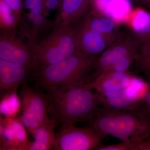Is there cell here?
<instances>
[{
	"mask_svg": "<svg viewBox=\"0 0 150 150\" xmlns=\"http://www.w3.org/2000/svg\"><path fill=\"white\" fill-rule=\"evenodd\" d=\"M13 11L18 25L20 24L23 10L22 0H3Z\"/></svg>",
	"mask_w": 150,
	"mask_h": 150,
	"instance_id": "cell-22",
	"label": "cell"
},
{
	"mask_svg": "<svg viewBox=\"0 0 150 150\" xmlns=\"http://www.w3.org/2000/svg\"><path fill=\"white\" fill-rule=\"evenodd\" d=\"M142 105L150 115V79L148 80L147 87Z\"/></svg>",
	"mask_w": 150,
	"mask_h": 150,
	"instance_id": "cell-24",
	"label": "cell"
},
{
	"mask_svg": "<svg viewBox=\"0 0 150 150\" xmlns=\"http://www.w3.org/2000/svg\"><path fill=\"white\" fill-rule=\"evenodd\" d=\"M1 114L5 117H16L20 110V99L17 93H8L1 101Z\"/></svg>",
	"mask_w": 150,
	"mask_h": 150,
	"instance_id": "cell-18",
	"label": "cell"
},
{
	"mask_svg": "<svg viewBox=\"0 0 150 150\" xmlns=\"http://www.w3.org/2000/svg\"><path fill=\"white\" fill-rule=\"evenodd\" d=\"M0 59L17 63L27 68L33 74L32 56L27 44L17 37L14 31H1Z\"/></svg>",
	"mask_w": 150,
	"mask_h": 150,
	"instance_id": "cell-9",
	"label": "cell"
},
{
	"mask_svg": "<svg viewBox=\"0 0 150 150\" xmlns=\"http://www.w3.org/2000/svg\"><path fill=\"white\" fill-rule=\"evenodd\" d=\"M32 73L23 65L0 59V90L1 95L17 93L18 88L26 82Z\"/></svg>",
	"mask_w": 150,
	"mask_h": 150,
	"instance_id": "cell-11",
	"label": "cell"
},
{
	"mask_svg": "<svg viewBox=\"0 0 150 150\" xmlns=\"http://www.w3.org/2000/svg\"><path fill=\"white\" fill-rule=\"evenodd\" d=\"M137 2L147 7L150 10V0H136Z\"/></svg>",
	"mask_w": 150,
	"mask_h": 150,
	"instance_id": "cell-27",
	"label": "cell"
},
{
	"mask_svg": "<svg viewBox=\"0 0 150 150\" xmlns=\"http://www.w3.org/2000/svg\"><path fill=\"white\" fill-rule=\"evenodd\" d=\"M147 83L135 76L131 83L117 91L98 93L104 107L119 110H127L142 104Z\"/></svg>",
	"mask_w": 150,
	"mask_h": 150,
	"instance_id": "cell-7",
	"label": "cell"
},
{
	"mask_svg": "<svg viewBox=\"0 0 150 150\" xmlns=\"http://www.w3.org/2000/svg\"><path fill=\"white\" fill-rule=\"evenodd\" d=\"M120 110L102 106L90 121L91 127L98 133L106 137L110 135L116 115Z\"/></svg>",
	"mask_w": 150,
	"mask_h": 150,
	"instance_id": "cell-17",
	"label": "cell"
},
{
	"mask_svg": "<svg viewBox=\"0 0 150 150\" xmlns=\"http://www.w3.org/2000/svg\"><path fill=\"white\" fill-rule=\"evenodd\" d=\"M110 136L128 142L132 150L150 137V115L142 105L120 110L115 117Z\"/></svg>",
	"mask_w": 150,
	"mask_h": 150,
	"instance_id": "cell-4",
	"label": "cell"
},
{
	"mask_svg": "<svg viewBox=\"0 0 150 150\" xmlns=\"http://www.w3.org/2000/svg\"><path fill=\"white\" fill-rule=\"evenodd\" d=\"M84 25L96 32L105 35L110 33L115 28V23L107 17L87 18Z\"/></svg>",
	"mask_w": 150,
	"mask_h": 150,
	"instance_id": "cell-21",
	"label": "cell"
},
{
	"mask_svg": "<svg viewBox=\"0 0 150 150\" xmlns=\"http://www.w3.org/2000/svg\"><path fill=\"white\" fill-rule=\"evenodd\" d=\"M13 11L3 0H0V26L1 31H14L18 26Z\"/></svg>",
	"mask_w": 150,
	"mask_h": 150,
	"instance_id": "cell-19",
	"label": "cell"
},
{
	"mask_svg": "<svg viewBox=\"0 0 150 150\" xmlns=\"http://www.w3.org/2000/svg\"><path fill=\"white\" fill-rule=\"evenodd\" d=\"M135 150H150V137L139 143Z\"/></svg>",
	"mask_w": 150,
	"mask_h": 150,
	"instance_id": "cell-26",
	"label": "cell"
},
{
	"mask_svg": "<svg viewBox=\"0 0 150 150\" xmlns=\"http://www.w3.org/2000/svg\"><path fill=\"white\" fill-rule=\"evenodd\" d=\"M77 48L84 53L92 56H98L106 49L107 43L104 35L100 34L84 25L76 29Z\"/></svg>",
	"mask_w": 150,
	"mask_h": 150,
	"instance_id": "cell-14",
	"label": "cell"
},
{
	"mask_svg": "<svg viewBox=\"0 0 150 150\" xmlns=\"http://www.w3.org/2000/svg\"><path fill=\"white\" fill-rule=\"evenodd\" d=\"M45 9H53L60 5V0H43Z\"/></svg>",
	"mask_w": 150,
	"mask_h": 150,
	"instance_id": "cell-25",
	"label": "cell"
},
{
	"mask_svg": "<svg viewBox=\"0 0 150 150\" xmlns=\"http://www.w3.org/2000/svg\"><path fill=\"white\" fill-rule=\"evenodd\" d=\"M40 88L25 82L21 85L20 91L21 106L18 117L28 133L32 136L49 117L48 98L46 93Z\"/></svg>",
	"mask_w": 150,
	"mask_h": 150,
	"instance_id": "cell-5",
	"label": "cell"
},
{
	"mask_svg": "<svg viewBox=\"0 0 150 150\" xmlns=\"http://www.w3.org/2000/svg\"><path fill=\"white\" fill-rule=\"evenodd\" d=\"M135 76L127 71H111L105 73L95 80L87 83L96 92L103 93L117 91L127 87Z\"/></svg>",
	"mask_w": 150,
	"mask_h": 150,
	"instance_id": "cell-13",
	"label": "cell"
},
{
	"mask_svg": "<svg viewBox=\"0 0 150 150\" xmlns=\"http://www.w3.org/2000/svg\"><path fill=\"white\" fill-rule=\"evenodd\" d=\"M61 14L57 22L72 25L81 19L85 17L91 8V0H60Z\"/></svg>",
	"mask_w": 150,
	"mask_h": 150,
	"instance_id": "cell-15",
	"label": "cell"
},
{
	"mask_svg": "<svg viewBox=\"0 0 150 150\" xmlns=\"http://www.w3.org/2000/svg\"><path fill=\"white\" fill-rule=\"evenodd\" d=\"M137 40H119L104 51L98 57L92 70L93 72L91 76L88 78V81L95 80L105 73L110 71L115 62L121 58L129 56L136 59L142 45L139 41Z\"/></svg>",
	"mask_w": 150,
	"mask_h": 150,
	"instance_id": "cell-8",
	"label": "cell"
},
{
	"mask_svg": "<svg viewBox=\"0 0 150 150\" xmlns=\"http://www.w3.org/2000/svg\"><path fill=\"white\" fill-rule=\"evenodd\" d=\"M96 150H131V145L128 142L121 143L109 146H100Z\"/></svg>",
	"mask_w": 150,
	"mask_h": 150,
	"instance_id": "cell-23",
	"label": "cell"
},
{
	"mask_svg": "<svg viewBox=\"0 0 150 150\" xmlns=\"http://www.w3.org/2000/svg\"><path fill=\"white\" fill-rule=\"evenodd\" d=\"M76 29L71 24L56 22L46 37L29 46L32 56L33 75L41 68L62 62L77 48Z\"/></svg>",
	"mask_w": 150,
	"mask_h": 150,
	"instance_id": "cell-2",
	"label": "cell"
},
{
	"mask_svg": "<svg viewBox=\"0 0 150 150\" xmlns=\"http://www.w3.org/2000/svg\"><path fill=\"white\" fill-rule=\"evenodd\" d=\"M134 62L137 70L150 79V41L141 45Z\"/></svg>",
	"mask_w": 150,
	"mask_h": 150,
	"instance_id": "cell-20",
	"label": "cell"
},
{
	"mask_svg": "<svg viewBox=\"0 0 150 150\" xmlns=\"http://www.w3.org/2000/svg\"><path fill=\"white\" fill-rule=\"evenodd\" d=\"M0 118V150H27L31 142L18 117Z\"/></svg>",
	"mask_w": 150,
	"mask_h": 150,
	"instance_id": "cell-10",
	"label": "cell"
},
{
	"mask_svg": "<svg viewBox=\"0 0 150 150\" xmlns=\"http://www.w3.org/2000/svg\"><path fill=\"white\" fill-rule=\"evenodd\" d=\"M92 13L101 15L115 23L126 21L133 12L131 0H91Z\"/></svg>",
	"mask_w": 150,
	"mask_h": 150,
	"instance_id": "cell-12",
	"label": "cell"
},
{
	"mask_svg": "<svg viewBox=\"0 0 150 150\" xmlns=\"http://www.w3.org/2000/svg\"><path fill=\"white\" fill-rule=\"evenodd\" d=\"M98 57L85 54L77 48L71 55L62 62L38 70L33 79L37 86L43 88L85 81Z\"/></svg>",
	"mask_w": 150,
	"mask_h": 150,
	"instance_id": "cell-3",
	"label": "cell"
},
{
	"mask_svg": "<svg viewBox=\"0 0 150 150\" xmlns=\"http://www.w3.org/2000/svg\"><path fill=\"white\" fill-rule=\"evenodd\" d=\"M43 89L48 98V115L60 128L90 122L102 106L98 94L85 81Z\"/></svg>",
	"mask_w": 150,
	"mask_h": 150,
	"instance_id": "cell-1",
	"label": "cell"
},
{
	"mask_svg": "<svg viewBox=\"0 0 150 150\" xmlns=\"http://www.w3.org/2000/svg\"><path fill=\"white\" fill-rule=\"evenodd\" d=\"M105 138L91 127L79 128L71 125L60 128L56 134L54 149L96 150Z\"/></svg>",
	"mask_w": 150,
	"mask_h": 150,
	"instance_id": "cell-6",
	"label": "cell"
},
{
	"mask_svg": "<svg viewBox=\"0 0 150 150\" xmlns=\"http://www.w3.org/2000/svg\"><path fill=\"white\" fill-rule=\"evenodd\" d=\"M56 126L54 120L49 116L44 123L35 131L33 136L34 141L30 142L27 150L54 149Z\"/></svg>",
	"mask_w": 150,
	"mask_h": 150,
	"instance_id": "cell-16",
	"label": "cell"
}]
</instances>
